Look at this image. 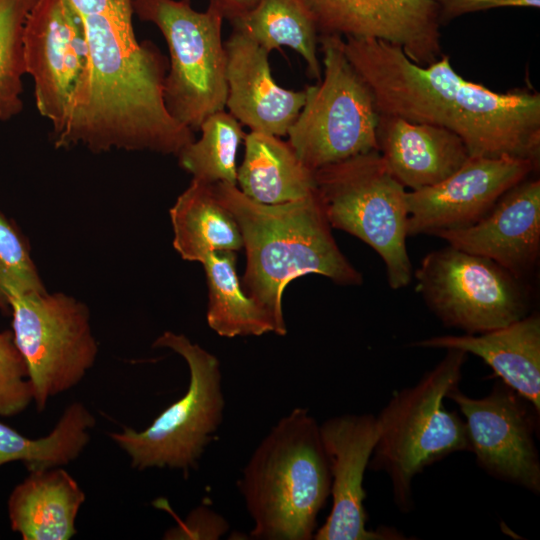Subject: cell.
Here are the masks:
<instances>
[{
    "label": "cell",
    "instance_id": "obj_1",
    "mask_svg": "<svg viewBox=\"0 0 540 540\" xmlns=\"http://www.w3.org/2000/svg\"><path fill=\"white\" fill-rule=\"evenodd\" d=\"M341 47L372 90L379 113L447 128L470 156L539 163L538 92L492 91L459 75L448 55L419 65L401 47L380 39L347 36Z\"/></svg>",
    "mask_w": 540,
    "mask_h": 540
},
{
    "label": "cell",
    "instance_id": "obj_2",
    "mask_svg": "<svg viewBox=\"0 0 540 540\" xmlns=\"http://www.w3.org/2000/svg\"><path fill=\"white\" fill-rule=\"evenodd\" d=\"M213 190L241 231L246 251L243 289L270 313L278 335L287 333L282 294L292 280L314 273L342 286L362 284V274L332 235L316 191L299 200L264 204L248 198L237 185L218 182Z\"/></svg>",
    "mask_w": 540,
    "mask_h": 540
},
{
    "label": "cell",
    "instance_id": "obj_3",
    "mask_svg": "<svg viewBox=\"0 0 540 540\" xmlns=\"http://www.w3.org/2000/svg\"><path fill=\"white\" fill-rule=\"evenodd\" d=\"M331 483L320 424L307 408L296 407L261 440L239 481L251 538L313 539Z\"/></svg>",
    "mask_w": 540,
    "mask_h": 540
},
{
    "label": "cell",
    "instance_id": "obj_4",
    "mask_svg": "<svg viewBox=\"0 0 540 540\" xmlns=\"http://www.w3.org/2000/svg\"><path fill=\"white\" fill-rule=\"evenodd\" d=\"M468 354L447 349L444 357L413 386L394 391L377 416L380 432L368 467L389 478L392 497L402 513L414 507L412 483L426 467L469 451L463 417L444 404L458 387Z\"/></svg>",
    "mask_w": 540,
    "mask_h": 540
},
{
    "label": "cell",
    "instance_id": "obj_5",
    "mask_svg": "<svg viewBox=\"0 0 540 540\" xmlns=\"http://www.w3.org/2000/svg\"><path fill=\"white\" fill-rule=\"evenodd\" d=\"M316 193L331 227L370 246L382 259L389 286H408L413 268L406 239V188L377 150L314 171Z\"/></svg>",
    "mask_w": 540,
    "mask_h": 540
},
{
    "label": "cell",
    "instance_id": "obj_6",
    "mask_svg": "<svg viewBox=\"0 0 540 540\" xmlns=\"http://www.w3.org/2000/svg\"><path fill=\"white\" fill-rule=\"evenodd\" d=\"M133 13L158 27L169 49L163 85L171 117L192 131L211 114L224 110L227 99L223 13L215 0L206 11L191 0H131Z\"/></svg>",
    "mask_w": 540,
    "mask_h": 540
},
{
    "label": "cell",
    "instance_id": "obj_7",
    "mask_svg": "<svg viewBox=\"0 0 540 540\" xmlns=\"http://www.w3.org/2000/svg\"><path fill=\"white\" fill-rule=\"evenodd\" d=\"M153 346L169 348L184 358L190 371L188 389L145 430L126 427L109 435L129 455L134 468L168 467L187 473L197 467L223 420L220 363L183 334L166 331Z\"/></svg>",
    "mask_w": 540,
    "mask_h": 540
},
{
    "label": "cell",
    "instance_id": "obj_8",
    "mask_svg": "<svg viewBox=\"0 0 540 540\" xmlns=\"http://www.w3.org/2000/svg\"><path fill=\"white\" fill-rule=\"evenodd\" d=\"M341 40L340 35L318 36L324 77L305 89V104L287 133L299 159L313 171L378 148L374 95Z\"/></svg>",
    "mask_w": 540,
    "mask_h": 540
},
{
    "label": "cell",
    "instance_id": "obj_9",
    "mask_svg": "<svg viewBox=\"0 0 540 540\" xmlns=\"http://www.w3.org/2000/svg\"><path fill=\"white\" fill-rule=\"evenodd\" d=\"M417 291L446 326L480 334L530 313L524 279L496 262L450 245L429 252L414 272Z\"/></svg>",
    "mask_w": 540,
    "mask_h": 540
},
{
    "label": "cell",
    "instance_id": "obj_10",
    "mask_svg": "<svg viewBox=\"0 0 540 540\" xmlns=\"http://www.w3.org/2000/svg\"><path fill=\"white\" fill-rule=\"evenodd\" d=\"M14 342L22 354L37 409L77 385L93 366L97 343L85 304L63 293L9 297Z\"/></svg>",
    "mask_w": 540,
    "mask_h": 540
},
{
    "label": "cell",
    "instance_id": "obj_11",
    "mask_svg": "<svg viewBox=\"0 0 540 540\" xmlns=\"http://www.w3.org/2000/svg\"><path fill=\"white\" fill-rule=\"evenodd\" d=\"M446 399L457 405L465 420L477 465L495 479L539 494L535 438L540 413L534 406L498 378L483 397H470L455 387Z\"/></svg>",
    "mask_w": 540,
    "mask_h": 540
},
{
    "label": "cell",
    "instance_id": "obj_12",
    "mask_svg": "<svg viewBox=\"0 0 540 540\" xmlns=\"http://www.w3.org/2000/svg\"><path fill=\"white\" fill-rule=\"evenodd\" d=\"M25 73L34 85L38 112L53 127H65L74 93L88 63L81 15L69 0H36L23 28Z\"/></svg>",
    "mask_w": 540,
    "mask_h": 540
},
{
    "label": "cell",
    "instance_id": "obj_13",
    "mask_svg": "<svg viewBox=\"0 0 540 540\" xmlns=\"http://www.w3.org/2000/svg\"><path fill=\"white\" fill-rule=\"evenodd\" d=\"M538 166L539 163L530 159L469 156L438 184L407 191L408 237L435 236L472 226Z\"/></svg>",
    "mask_w": 540,
    "mask_h": 540
},
{
    "label": "cell",
    "instance_id": "obj_14",
    "mask_svg": "<svg viewBox=\"0 0 540 540\" xmlns=\"http://www.w3.org/2000/svg\"><path fill=\"white\" fill-rule=\"evenodd\" d=\"M380 432L373 414H342L320 424L331 472L332 507L315 540H401L391 528L369 530L364 508V474Z\"/></svg>",
    "mask_w": 540,
    "mask_h": 540
},
{
    "label": "cell",
    "instance_id": "obj_15",
    "mask_svg": "<svg viewBox=\"0 0 540 540\" xmlns=\"http://www.w3.org/2000/svg\"><path fill=\"white\" fill-rule=\"evenodd\" d=\"M320 35L380 39L413 62L440 57V20L433 0H302Z\"/></svg>",
    "mask_w": 540,
    "mask_h": 540
},
{
    "label": "cell",
    "instance_id": "obj_16",
    "mask_svg": "<svg viewBox=\"0 0 540 540\" xmlns=\"http://www.w3.org/2000/svg\"><path fill=\"white\" fill-rule=\"evenodd\" d=\"M435 236L524 279L535 269L540 254V181L526 178L509 189L477 223Z\"/></svg>",
    "mask_w": 540,
    "mask_h": 540
},
{
    "label": "cell",
    "instance_id": "obj_17",
    "mask_svg": "<svg viewBox=\"0 0 540 540\" xmlns=\"http://www.w3.org/2000/svg\"><path fill=\"white\" fill-rule=\"evenodd\" d=\"M224 48L229 113L253 132L287 135L305 104V90L279 86L271 74L270 53L245 32L233 28Z\"/></svg>",
    "mask_w": 540,
    "mask_h": 540
},
{
    "label": "cell",
    "instance_id": "obj_18",
    "mask_svg": "<svg viewBox=\"0 0 540 540\" xmlns=\"http://www.w3.org/2000/svg\"><path fill=\"white\" fill-rule=\"evenodd\" d=\"M376 139L387 169L410 191L438 184L470 156L461 138L447 128L388 114L379 113Z\"/></svg>",
    "mask_w": 540,
    "mask_h": 540
},
{
    "label": "cell",
    "instance_id": "obj_19",
    "mask_svg": "<svg viewBox=\"0 0 540 540\" xmlns=\"http://www.w3.org/2000/svg\"><path fill=\"white\" fill-rule=\"evenodd\" d=\"M411 347L456 349L481 358L494 376L540 413V316H527L480 334L433 336Z\"/></svg>",
    "mask_w": 540,
    "mask_h": 540
},
{
    "label": "cell",
    "instance_id": "obj_20",
    "mask_svg": "<svg viewBox=\"0 0 540 540\" xmlns=\"http://www.w3.org/2000/svg\"><path fill=\"white\" fill-rule=\"evenodd\" d=\"M85 494L61 468L29 472L8 500L11 529L23 540H68Z\"/></svg>",
    "mask_w": 540,
    "mask_h": 540
},
{
    "label": "cell",
    "instance_id": "obj_21",
    "mask_svg": "<svg viewBox=\"0 0 540 540\" xmlns=\"http://www.w3.org/2000/svg\"><path fill=\"white\" fill-rule=\"evenodd\" d=\"M237 168L236 185L248 198L264 204L299 200L315 193L314 171L297 156L288 141L251 131Z\"/></svg>",
    "mask_w": 540,
    "mask_h": 540
},
{
    "label": "cell",
    "instance_id": "obj_22",
    "mask_svg": "<svg viewBox=\"0 0 540 540\" xmlns=\"http://www.w3.org/2000/svg\"><path fill=\"white\" fill-rule=\"evenodd\" d=\"M170 218L173 246L184 260L202 263L212 252L243 248L239 226L217 199L213 184L192 179L170 209Z\"/></svg>",
    "mask_w": 540,
    "mask_h": 540
},
{
    "label": "cell",
    "instance_id": "obj_23",
    "mask_svg": "<svg viewBox=\"0 0 540 540\" xmlns=\"http://www.w3.org/2000/svg\"><path fill=\"white\" fill-rule=\"evenodd\" d=\"M201 264L209 290L207 323L213 331L227 338L277 334L270 313L243 289L235 252H212Z\"/></svg>",
    "mask_w": 540,
    "mask_h": 540
},
{
    "label": "cell",
    "instance_id": "obj_24",
    "mask_svg": "<svg viewBox=\"0 0 540 540\" xmlns=\"http://www.w3.org/2000/svg\"><path fill=\"white\" fill-rule=\"evenodd\" d=\"M269 53L287 46L307 64V74L321 80L317 56L318 31L312 14L302 0H258L246 14L230 21Z\"/></svg>",
    "mask_w": 540,
    "mask_h": 540
},
{
    "label": "cell",
    "instance_id": "obj_25",
    "mask_svg": "<svg viewBox=\"0 0 540 540\" xmlns=\"http://www.w3.org/2000/svg\"><path fill=\"white\" fill-rule=\"evenodd\" d=\"M94 425V416L80 402L66 408L46 437L30 439L0 422V466L19 460L34 472L66 465L87 445Z\"/></svg>",
    "mask_w": 540,
    "mask_h": 540
},
{
    "label": "cell",
    "instance_id": "obj_26",
    "mask_svg": "<svg viewBox=\"0 0 540 540\" xmlns=\"http://www.w3.org/2000/svg\"><path fill=\"white\" fill-rule=\"evenodd\" d=\"M201 138L189 143L178 155L179 165L193 179L236 185V157L245 138L241 123L224 110L207 117L199 128Z\"/></svg>",
    "mask_w": 540,
    "mask_h": 540
},
{
    "label": "cell",
    "instance_id": "obj_27",
    "mask_svg": "<svg viewBox=\"0 0 540 540\" xmlns=\"http://www.w3.org/2000/svg\"><path fill=\"white\" fill-rule=\"evenodd\" d=\"M36 0H0V121L23 110V28Z\"/></svg>",
    "mask_w": 540,
    "mask_h": 540
},
{
    "label": "cell",
    "instance_id": "obj_28",
    "mask_svg": "<svg viewBox=\"0 0 540 540\" xmlns=\"http://www.w3.org/2000/svg\"><path fill=\"white\" fill-rule=\"evenodd\" d=\"M46 289L30 255L27 240L0 211V310L11 312L9 297L42 294Z\"/></svg>",
    "mask_w": 540,
    "mask_h": 540
},
{
    "label": "cell",
    "instance_id": "obj_29",
    "mask_svg": "<svg viewBox=\"0 0 540 540\" xmlns=\"http://www.w3.org/2000/svg\"><path fill=\"white\" fill-rule=\"evenodd\" d=\"M33 399L27 365L14 342L13 333L0 332V416L21 413Z\"/></svg>",
    "mask_w": 540,
    "mask_h": 540
},
{
    "label": "cell",
    "instance_id": "obj_30",
    "mask_svg": "<svg viewBox=\"0 0 540 540\" xmlns=\"http://www.w3.org/2000/svg\"><path fill=\"white\" fill-rule=\"evenodd\" d=\"M229 529L228 522L206 505L190 512L178 526L169 529L165 539H208L217 540Z\"/></svg>",
    "mask_w": 540,
    "mask_h": 540
},
{
    "label": "cell",
    "instance_id": "obj_31",
    "mask_svg": "<svg viewBox=\"0 0 540 540\" xmlns=\"http://www.w3.org/2000/svg\"><path fill=\"white\" fill-rule=\"evenodd\" d=\"M439 20L447 22L456 17L501 7L539 8L540 0H433Z\"/></svg>",
    "mask_w": 540,
    "mask_h": 540
},
{
    "label": "cell",
    "instance_id": "obj_32",
    "mask_svg": "<svg viewBox=\"0 0 540 540\" xmlns=\"http://www.w3.org/2000/svg\"><path fill=\"white\" fill-rule=\"evenodd\" d=\"M81 15L109 14L121 20L132 21L131 0H69Z\"/></svg>",
    "mask_w": 540,
    "mask_h": 540
},
{
    "label": "cell",
    "instance_id": "obj_33",
    "mask_svg": "<svg viewBox=\"0 0 540 540\" xmlns=\"http://www.w3.org/2000/svg\"><path fill=\"white\" fill-rule=\"evenodd\" d=\"M229 22L241 17L255 7L258 0H215Z\"/></svg>",
    "mask_w": 540,
    "mask_h": 540
}]
</instances>
